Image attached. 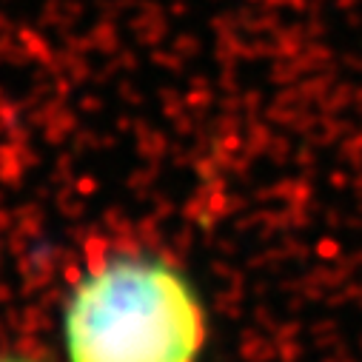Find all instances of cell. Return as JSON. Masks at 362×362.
Returning <instances> with one entry per match:
<instances>
[{
  "label": "cell",
  "mask_w": 362,
  "mask_h": 362,
  "mask_svg": "<svg viewBox=\"0 0 362 362\" xmlns=\"http://www.w3.org/2000/svg\"><path fill=\"white\" fill-rule=\"evenodd\" d=\"M0 362H37V359H29V356H0Z\"/></svg>",
  "instance_id": "7a4b0ae2"
},
{
  "label": "cell",
  "mask_w": 362,
  "mask_h": 362,
  "mask_svg": "<svg viewBox=\"0 0 362 362\" xmlns=\"http://www.w3.org/2000/svg\"><path fill=\"white\" fill-rule=\"evenodd\" d=\"M63 331L69 362H197L206 314L171 265L115 257L74 286Z\"/></svg>",
  "instance_id": "6da1fadb"
}]
</instances>
